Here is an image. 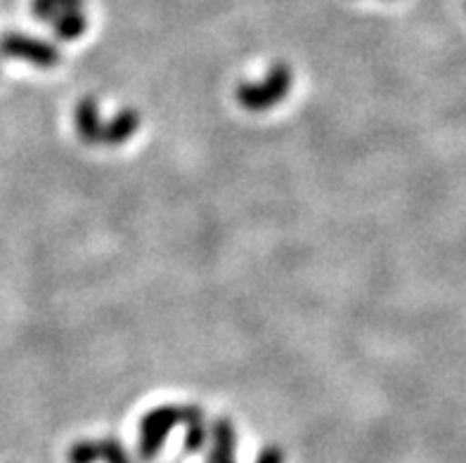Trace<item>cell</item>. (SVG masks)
Masks as SVG:
<instances>
[{
  "mask_svg": "<svg viewBox=\"0 0 466 463\" xmlns=\"http://www.w3.org/2000/svg\"><path fill=\"white\" fill-rule=\"evenodd\" d=\"M291 83H294V74H291L289 65L275 62L263 81L239 83L235 97L247 112H268L289 95Z\"/></svg>",
  "mask_w": 466,
  "mask_h": 463,
  "instance_id": "obj_1",
  "label": "cell"
},
{
  "mask_svg": "<svg viewBox=\"0 0 466 463\" xmlns=\"http://www.w3.org/2000/svg\"><path fill=\"white\" fill-rule=\"evenodd\" d=\"M185 407L187 405H164L142 417L140 442H137V452H140L142 461H152L164 447L168 433L176 426L185 423Z\"/></svg>",
  "mask_w": 466,
  "mask_h": 463,
  "instance_id": "obj_2",
  "label": "cell"
},
{
  "mask_svg": "<svg viewBox=\"0 0 466 463\" xmlns=\"http://www.w3.org/2000/svg\"><path fill=\"white\" fill-rule=\"evenodd\" d=\"M0 57L24 59L26 65L38 69H55L62 59V53L55 43L26 34H5L0 35Z\"/></svg>",
  "mask_w": 466,
  "mask_h": 463,
  "instance_id": "obj_3",
  "label": "cell"
},
{
  "mask_svg": "<svg viewBox=\"0 0 466 463\" xmlns=\"http://www.w3.org/2000/svg\"><path fill=\"white\" fill-rule=\"evenodd\" d=\"M102 116H100V105H97V97L88 95L83 97L76 105V130L78 137H81L83 145H102Z\"/></svg>",
  "mask_w": 466,
  "mask_h": 463,
  "instance_id": "obj_4",
  "label": "cell"
},
{
  "mask_svg": "<svg viewBox=\"0 0 466 463\" xmlns=\"http://www.w3.org/2000/svg\"><path fill=\"white\" fill-rule=\"evenodd\" d=\"M137 128H140V114L136 109H130V106L121 109L102 128V145H109V147L126 145L130 137L136 136Z\"/></svg>",
  "mask_w": 466,
  "mask_h": 463,
  "instance_id": "obj_5",
  "label": "cell"
},
{
  "mask_svg": "<svg viewBox=\"0 0 466 463\" xmlns=\"http://www.w3.org/2000/svg\"><path fill=\"white\" fill-rule=\"evenodd\" d=\"M211 454H208V463H228L235 461V447H237V433L230 418H218L213 423L211 433Z\"/></svg>",
  "mask_w": 466,
  "mask_h": 463,
  "instance_id": "obj_6",
  "label": "cell"
},
{
  "mask_svg": "<svg viewBox=\"0 0 466 463\" xmlns=\"http://www.w3.org/2000/svg\"><path fill=\"white\" fill-rule=\"evenodd\" d=\"M50 29L55 31L59 41H76L81 38L86 31H88V17H86V10H71L65 12V15H59L53 24H50Z\"/></svg>",
  "mask_w": 466,
  "mask_h": 463,
  "instance_id": "obj_7",
  "label": "cell"
},
{
  "mask_svg": "<svg viewBox=\"0 0 466 463\" xmlns=\"http://www.w3.org/2000/svg\"><path fill=\"white\" fill-rule=\"evenodd\" d=\"M86 0H31V12L35 19L53 24L59 15L71 10H83Z\"/></svg>",
  "mask_w": 466,
  "mask_h": 463,
  "instance_id": "obj_8",
  "label": "cell"
},
{
  "mask_svg": "<svg viewBox=\"0 0 466 463\" xmlns=\"http://www.w3.org/2000/svg\"><path fill=\"white\" fill-rule=\"evenodd\" d=\"M102 461L100 440H81L69 449V463H97Z\"/></svg>",
  "mask_w": 466,
  "mask_h": 463,
  "instance_id": "obj_9",
  "label": "cell"
},
{
  "mask_svg": "<svg viewBox=\"0 0 466 463\" xmlns=\"http://www.w3.org/2000/svg\"><path fill=\"white\" fill-rule=\"evenodd\" d=\"M207 426H204V418L199 421L187 423V435H185V449L187 452H199L207 445Z\"/></svg>",
  "mask_w": 466,
  "mask_h": 463,
  "instance_id": "obj_10",
  "label": "cell"
},
{
  "mask_svg": "<svg viewBox=\"0 0 466 463\" xmlns=\"http://www.w3.org/2000/svg\"><path fill=\"white\" fill-rule=\"evenodd\" d=\"M256 463H284V452L279 447H266V449L258 454Z\"/></svg>",
  "mask_w": 466,
  "mask_h": 463,
  "instance_id": "obj_11",
  "label": "cell"
},
{
  "mask_svg": "<svg viewBox=\"0 0 466 463\" xmlns=\"http://www.w3.org/2000/svg\"><path fill=\"white\" fill-rule=\"evenodd\" d=\"M228 463H235V461H228Z\"/></svg>",
  "mask_w": 466,
  "mask_h": 463,
  "instance_id": "obj_12",
  "label": "cell"
}]
</instances>
